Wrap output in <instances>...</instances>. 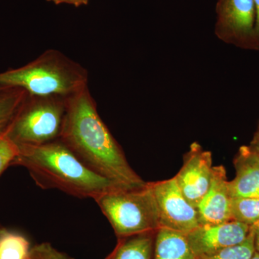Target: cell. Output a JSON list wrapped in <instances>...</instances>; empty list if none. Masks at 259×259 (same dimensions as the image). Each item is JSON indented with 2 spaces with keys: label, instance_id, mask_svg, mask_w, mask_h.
I'll return each instance as SVG.
<instances>
[{
  "label": "cell",
  "instance_id": "cell-12",
  "mask_svg": "<svg viewBox=\"0 0 259 259\" xmlns=\"http://www.w3.org/2000/svg\"><path fill=\"white\" fill-rule=\"evenodd\" d=\"M153 259H197L191 250L185 233L166 228H158Z\"/></svg>",
  "mask_w": 259,
  "mask_h": 259
},
{
  "label": "cell",
  "instance_id": "cell-18",
  "mask_svg": "<svg viewBox=\"0 0 259 259\" xmlns=\"http://www.w3.org/2000/svg\"><path fill=\"white\" fill-rule=\"evenodd\" d=\"M18 151V146L6 134L0 135V176L11 166Z\"/></svg>",
  "mask_w": 259,
  "mask_h": 259
},
{
  "label": "cell",
  "instance_id": "cell-13",
  "mask_svg": "<svg viewBox=\"0 0 259 259\" xmlns=\"http://www.w3.org/2000/svg\"><path fill=\"white\" fill-rule=\"evenodd\" d=\"M156 231L117 238V245L105 259H153Z\"/></svg>",
  "mask_w": 259,
  "mask_h": 259
},
{
  "label": "cell",
  "instance_id": "cell-21",
  "mask_svg": "<svg viewBox=\"0 0 259 259\" xmlns=\"http://www.w3.org/2000/svg\"><path fill=\"white\" fill-rule=\"evenodd\" d=\"M47 1L56 5L66 4L79 8L83 5H88L90 0H47Z\"/></svg>",
  "mask_w": 259,
  "mask_h": 259
},
{
  "label": "cell",
  "instance_id": "cell-5",
  "mask_svg": "<svg viewBox=\"0 0 259 259\" xmlns=\"http://www.w3.org/2000/svg\"><path fill=\"white\" fill-rule=\"evenodd\" d=\"M68 98L28 94L5 134L17 146H38L60 139Z\"/></svg>",
  "mask_w": 259,
  "mask_h": 259
},
{
  "label": "cell",
  "instance_id": "cell-15",
  "mask_svg": "<svg viewBox=\"0 0 259 259\" xmlns=\"http://www.w3.org/2000/svg\"><path fill=\"white\" fill-rule=\"evenodd\" d=\"M30 250L26 237L0 226V259H27Z\"/></svg>",
  "mask_w": 259,
  "mask_h": 259
},
{
  "label": "cell",
  "instance_id": "cell-6",
  "mask_svg": "<svg viewBox=\"0 0 259 259\" xmlns=\"http://www.w3.org/2000/svg\"><path fill=\"white\" fill-rule=\"evenodd\" d=\"M214 34L218 40L244 50L255 51L253 0H218Z\"/></svg>",
  "mask_w": 259,
  "mask_h": 259
},
{
  "label": "cell",
  "instance_id": "cell-2",
  "mask_svg": "<svg viewBox=\"0 0 259 259\" xmlns=\"http://www.w3.org/2000/svg\"><path fill=\"white\" fill-rule=\"evenodd\" d=\"M18 146L11 166H23L44 190H60L78 198L96 200L122 187L90 169L60 139L38 146Z\"/></svg>",
  "mask_w": 259,
  "mask_h": 259
},
{
  "label": "cell",
  "instance_id": "cell-8",
  "mask_svg": "<svg viewBox=\"0 0 259 259\" xmlns=\"http://www.w3.org/2000/svg\"><path fill=\"white\" fill-rule=\"evenodd\" d=\"M213 166L212 153L194 142L184 155L183 164L175 177L182 194L196 208L208 191Z\"/></svg>",
  "mask_w": 259,
  "mask_h": 259
},
{
  "label": "cell",
  "instance_id": "cell-22",
  "mask_svg": "<svg viewBox=\"0 0 259 259\" xmlns=\"http://www.w3.org/2000/svg\"><path fill=\"white\" fill-rule=\"evenodd\" d=\"M248 146L259 154V120L256 129H255L254 134H253V138H252Z\"/></svg>",
  "mask_w": 259,
  "mask_h": 259
},
{
  "label": "cell",
  "instance_id": "cell-19",
  "mask_svg": "<svg viewBox=\"0 0 259 259\" xmlns=\"http://www.w3.org/2000/svg\"><path fill=\"white\" fill-rule=\"evenodd\" d=\"M27 259H74L64 252L56 249L51 243L44 242L31 247Z\"/></svg>",
  "mask_w": 259,
  "mask_h": 259
},
{
  "label": "cell",
  "instance_id": "cell-17",
  "mask_svg": "<svg viewBox=\"0 0 259 259\" xmlns=\"http://www.w3.org/2000/svg\"><path fill=\"white\" fill-rule=\"evenodd\" d=\"M255 252L253 232L241 244L230 247L218 253L209 255L196 257L197 259H250Z\"/></svg>",
  "mask_w": 259,
  "mask_h": 259
},
{
  "label": "cell",
  "instance_id": "cell-24",
  "mask_svg": "<svg viewBox=\"0 0 259 259\" xmlns=\"http://www.w3.org/2000/svg\"><path fill=\"white\" fill-rule=\"evenodd\" d=\"M250 259H259V252L255 251Z\"/></svg>",
  "mask_w": 259,
  "mask_h": 259
},
{
  "label": "cell",
  "instance_id": "cell-16",
  "mask_svg": "<svg viewBox=\"0 0 259 259\" xmlns=\"http://www.w3.org/2000/svg\"><path fill=\"white\" fill-rule=\"evenodd\" d=\"M233 221L251 226L259 221V197H232Z\"/></svg>",
  "mask_w": 259,
  "mask_h": 259
},
{
  "label": "cell",
  "instance_id": "cell-11",
  "mask_svg": "<svg viewBox=\"0 0 259 259\" xmlns=\"http://www.w3.org/2000/svg\"><path fill=\"white\" fill-rule=\"evenodd\" d=\"M234 180L229 181L231 197H259V154L249 146H242L233 158Z\"/></svg>",
  "mask_w": 259,
  "mask_h": 259
},
{
  "label": "cell",
  "instance_id": "cell-9",
  "mask_svg": "<svg viewBox=\"0 0 259 259\" xmlns=\"http://www.w3.org/2000/svg\"><path fill=\"white\" fill-rule=\"evenodd\" d=\"M250 226L236 221L200 225L186 234L191 250L196 257L209 255L241 244L248 238Z\"/></svg>",
  "mask_w": 259,
  "mask_h": 259
},
{
  "label": "cell",
  "instance_id": "cell-3",
  "mask_svg": "<svg viewBox=\"0 0 259 259\" xmlns=\"http://www.w3.org/2000/svg\"><path fill=\"white\" fill-rule=\"evenodd\" d=\"M85 68L59 51L50 49L21 67L0 72V86L23 89L34 96L68 97L87 88Z\"/></svg>",
  "mask_w": 259,
  "mask_h": 259
},
{
  "label": "cell",
  "instance_id": "cell-25",
  "mask_svg": "<svg viewBox=\"0 0 259 259\" xmlns=\"http://www.w3.org/2000/svg\"><path fill=\"white\" fill-rule=\"evenodd\" d=\"M5 88H6V87H1V86H0V90H3V89H4Z\"/></svg>",
  "mask_w": 259,
  "mask_h": 259
},
{
  "label": "cell",
  "instance_id": "cell-1",
  "mask_svg": "<svg viewBox=\"0 0 259 259\" xmlns=\"http://www.w3.org/2000/svg\"><path fill=\"white\" fill-rule=\"evenodd\" d=\"M59 139L85 166L117 185L135 187L146 183L129 164L99 115L88 87L68 98Z\"/></svg>",
  "mask_w": 259,
  "mask_h": 259
},
{
  "label": "cell",
  "instance_id": "cell-14",
  "mask_svg": "<svg viewBox=\"0 0 259 259\" xmlns=\"http://www.w3.org/2000/svg\"><path fill=\"white\" fill-rule=\"evenodd\" d=\"M28 93L19 88H5L0 90V135L7 131L18 112Z\"/></svg>",
  "mask_w": 259,
  "mask_h": 259
},
{
  "label": "cell",
  "instance_id": "cell-10",
  "mask_svg": "<svg viewBox=\"0 0 259 259\" xmlns=\"http://www.w3.org/2000/svg\"><path fill=\"white\" fill-rule=\"evenodd\" d=\"M226 168L213 166L210 185L197 209L200 225L218 224L233 221L231 199Z\"/></svg>",
  "mask_w": 259,
  "mask_h": 259
},
{
  "label": "cell",
  "instance_id": "cell-20",
  "mask_svg": "<svg viewBox=\"0 0 259 259\" xmlns=\"http://www.w3.org/2000/svg\"><path fill=\"white\" fill-rule=\"evenodd\" d=\"M255 10L254 40L255 51H259V0H253Z\"/></svg>",
  "mask_w": 259,
  "mask_h": 259
},
{
  "label": "cell",
  "instance_id": "cell-7",
  "mask_svg": "<svg viewBox=\"0 0 259 259\" xmlns=\"http://www.w3.org/2000/svg\"><path fill=\"white\" fill-rule=\"evenodd\" d=\"M149 185L157 204L161 228L187 234L200 226L197 208L185 198L175 177Z\"/></svg>",
  "mask_w": 259,
  "mask_h": 259
},
{
  "label": "cell",
  "instance_id": "cell-23",
  "mask_svg": "<svg viewBox=\"0 0 259 259\" xmlns=\"http://www.w3.org/2000/svg\"><path fill=\"white\" fill-rule=\"evenodd\" d=\"M253 232V239H254V247L255 251L259 252V221L250 226Z\"/></svg>",
  "mask_w": 259,
  "mask_h": 259
},
{
  "label": "cell",
  "instance_id": "cell-4",
  "mask_svg": "<svg viewBox=\"0 0 259 259\" xmlns=\"http://www.w3.org/2000/svg\"><path fill=\"white\" fill-rule=\"evenodd\" d=\"M95 201L117 238L161 228L157 204L149 182L118 187Z\"/></svg>",
  "mask_w": 259,
  "mask_h": 259
}]
</instances>
